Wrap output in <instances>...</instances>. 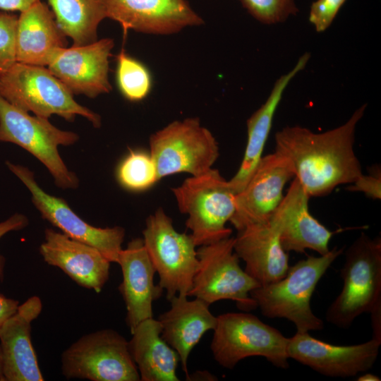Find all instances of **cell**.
I'll return each mask as SVG.
<instances>
[{
    "mask_svg": "<svg viewBox=\"0 0 381 381\" xmlns=\"http://www.w3.org/2000/svg\"><path fill=\"white\" fill-rule=\"evenodd\" d=\"M367 105L344 124L322 133L286 126L274 135L275 151L291 162L295 176L310 197L325 196L341 184L352 183L363 173L354 150L355 131Z\"/></svg>",
    "mask_w": 381,
    "mask_h": 381,
    "instance_id": "cell-1",
    "label": "cell"
},
{
    "mask_svg": "<svg viewBox=\"0 0 381 381\" xmlns=\"http://www.w3.org/2000/svg\"><path fill=\"white\" fill-rule=\"evenodd\" d=\"M343 251L344 248L334 247L325 255L308 256L289 267L282 279L256 287L250 296L263 315L289 320L297 332L321 330L324 322L313 313L311 297L320 279Z\"/></svg>",
    "mask_w": 381,
    "mask_h": 381,
    "instance_id": "cell-2",
    "label": "cell"
},
{
    "mask_svg": "<svg viewBox=\"0 0 381 381\" xmlns=\"http://www.w3.org/2000/svg\"><path fill=\"white\" fill-rule=\"evenodd\" d=\"M344 254L342 289L326 312L327 321L340 328L381 305V238L363 232Z\"/></svg>",
    "mask_w": 381,
    "mask_h": 381,
    "instance_id": "cell-3",
    "label": "cell"
},
{
    "mask_svg": "<svg viewBox=\"0 0 381 381\" xmlns=\"http://www.w3.org/2000/svg\"><path fill=\"white\" fill-rule=\"evenodd\" d=\"M0 95L37 116L49 119L56 114L71 122L79 115L95 128L101 125L100 116L76 102L68 88L44 66L15 63L0 77Z\"/></svg>",
    "mask_w": 381,
    "mask_h": 381,
    "instance_id": "cell-4",
    "label": "cell"
},
{
    "mask_svg": "<svg viewBox=\"0 0 381 381\" xmlns=\"http://www.w3.org/2000/svg\"><path fill=\"white\" fill-rule=\"evenodd\" d=\"M172 191L179 210L188 216L186 225L197 246L231 236L226 224L235 212L236 193L217 169L191 176Z\"/></svg>",
    "mask_w": 381,
    "mask_h": 381,
    "instance_id": "cell-5",
    "label": "cell"
},
{
    "mask_svg": "<svg viewBox=\"0 0 381 381\" xmlns=\"http://www.w3.org/2000/svg\"><path fill=\"white\" fill-rule=\"evenodd\" d=\"M79 139L77 133L61 130L48 119L31 116L0 95V142L14 143L32 154L47 169L55 184L75 189L79 181L61 159L58 147L69 146Z\"/></svg>",
    "mask_w": 381,
    "mask_h": 381,
    "instance_id": "cell-6",
    "label": "cell"
},
{
    "mask_svg": "<svg viewBox=\"0 0 381 381\" xmlns=\"http://www.w3.org/2000/svg\"><path fill=\"white\" fill-rule=\"evenodd\" d=\"M217 318L210 349L222 367L233 369L251 356H262L277 368L289 367V338L278 329L250 313H226Z\"/></svg>",
    "mask_w": 381,
    "mask_h": 381,
    "instance_id": "cell-7",
    "label": "cell"
},
{
    "mask_svg": "<svg viewBox=\"0 0 381 381\" xmlns=\"http://www.w3.org/2000/svg\"><path fill=\"white\" fill-rule=\"evenodd\" d=\"M143 235L167 299L176 295L188 296L198 267L197 246L191 234L176 231L171 219L159 208L146 219Z\"/></svg>",
    "mask_w": 381,
    "mask_h": 381,
    "instance_id": "cell-8",
    "label": "cell"
},
{
    "mask_svg": "<svg viewBox=\"0 0 381 381\" xmlns=\"http://www.w3.org/2000/svg\"><path fill=\"white\" fill-rule=\"evenodd\" d=\"M150 154L159 179L179 173L197 176L217 159L218 143L197 117L174 121L150 138Z\"/></svg>",
    "mask_w": 381,
    "mask_h": 381,
    "instance_id": "cell-9",
    "label": "cell"
},
{
    "mask_svg": "<svg viewBox=\"0 0 381 381\" xmlns=\"http://www.w3.org/2000/svg\"><path fill=\"white\" fill-rule=\"evenodd\" d=\"M61 361L62 374L67 379L140 380L128 341L111 329L83 335L64 351Z\"/></svg>",
    "mask_w": 381,
    "mask_h": 381,
    "instance_id": "cell-10",
    "label": "cell"
},
{
    "mask_svg": "<svg viewBox=\"0 0 381 381\" xmlns=\"http://www.w3.org/2000/svg\"><path fill=\"white\" fill-rule=\"evenodd\" d=\"M234 237H229L197 250L198 267L188 296L207 303L231 300L241 310L257 307L250 292L260 286L239 265V258L234 250Z\"/></svg>",
    "mask_w": 381,
    "mask_h": 381,
    "instance_id": "cell-11",
    "label": "cell"
},
{
    "mask_svg": "<svg viewBox=\"0 0 381 381\" xmlns=\"http://www.w3.org/2000/svg\"><path fill=\"white\" fill-rule=\"evenodd\" d=\"M6 164L28 188L32 203L43 219L68 237L96 248L111 262H117L125 237L123 227L100 228L89 224L72 210L65 200L42 189L28 167L8 161Z\"/></svg>",
    "mask_w": 381,
    "mask_h": 381,
    "instance_id": "cell-12",
    "label": "cell"
},
{
    "mask_svg": "<svg viewBox=\"0 0 381 381\" xmlns=\"http://www.w3.org/2000/svg\"><path fill=\"white\" fill-rule=\"evenodd\" d=\"M295 174L287 158L277 152L262 157L249 181L235 196L229 222L237 231L268 222L284 198L286 183Z\"/></svg>",
    "mask_w": 381,
    "mask_h": 381,
    "instance_id": "cell-13",
    "label": "cell"
},
{
    "mask_svg": "<svg viewBox=\"0 0 381 381\" xmlns=\"http://www.w3.org/2000/svg\"><path fill=\"white\" fill-rule=\"evenodd\" d=\"M381 341L372 338L362 344L337 346L320 341L308 332L289 338V358L320 374L334 377H353L367 372L375 363Z\"/></svg>",
    "mask_w": 381,
    "mask_h": 381,
    "instance_id": "cell-14",
    "label": "cell"
},
{
    "mask_svg": "<svg viewBox=\"0 0 381 381\" xmlns=\"http://www.w3.org/2000/svg\"><path fill=\"white\" fill-rule=\"evenodd\" d=\"M107 18L128 30L169 35L201 25L202 18L186 0H101Z\"/></svg>",
    "mask_w": 381,
    "mask_h": 381,
    "instance_id": "cell-15",
    "label": "cell"
},
{
    "mask_svg": "<svg viewBox=\"0 0 381 381\" xmlns=\"http://www.w3.org/2000/svg\"><path fill=\"white\" fill-rule=\"evenodd\" d=\"M114 40L103 38L94 42L60 49L48 69L72 92L94 98L109 93V58Z\"/></svg>",
    "mask_w": 381,
    "mask_h": 381,
    "instance_id": "cell-16",
    "label": "cell"
},
{
    "mask_svg": "<svg viewBox=\"0 0 381 381\" xmlns=\"http://www.w3.org/2000/svg\"><path fill=\"white\" fill-rule=\"evenodd\" d=\"M42 310L40 298L32 296L0 327L3 380H44L31 341V324Z\"/></svg>",
    "mask_w": 381,
    "mask_h": 381,
    "instance_id": "cell-17",
    "label": "cell"
},
{
    "mask_svg": "<svg viewBox=\"0 0 381 381\" xmlns=\"http://www.w3.org/2000/svg\"><path fill=\"white\" fill-rule=\"evenodd\" d=\"M310 196L294 177L286 194L272 216L279 231V241L287 253L313 250L320 255L329 251L334 234L312 216L308 210Z\"/></svg>",
    "mask_w": 381,
    "mask_h": 381,
    "instance_id": "cell-18",
    "label": "cell"
},
{
    "mask_svg": "<svg viewBox=\"0 0 381 381\" xmlns=\"http://www.w3.org/2000/svg\"><path fill=\"white\" fill-rule=\"evenodd\" d=\"M40 253L48 265L85 289L99 293L109 279L111 262L96 248L62 232L46 229Z\"/></svg>",
    "mask_w": 381,
    "mask_h": 381,
    "instance_id": "cell-19",
    "label": "cell"
},
{
    "mask_svg": "<svg viewBox=\"0 0 381 381\" xmlns=\"http://www.w3.org/2000/svg\"><path fill=\"white\" fill-rule=\"evenodd\" d=\"M116 263L123 277L119 290L126 305V322L132 333L140 322L153 318V301L160 298L164 289L154 283L156 270L143 238H133L122 248Z\"/></svg>",
    "mask_w": 381,
    "mask_h": 381,
    "instance_id": "cell-20",
    "label": "cell"
},
{
    "mask_svg": "<svg viewBox=\"0 0 381 381\" xmlns=\"http://www.w3.org/2000/svg\"><path fill=\"white\" fill-rule=\"evenodd\" d=\"M234 250L245 264V271L260 285L277 282L289 267V253L282 247L273 220L254 224L238 231Z\"/></svg>",
    "mask_w": 381,
    "mask_h": 381,
    "instance_id": "cell-21",
    "label": "cell"
},
{
    "mask_svg": "<svg viewBox=\"0 0 381 381\" xmlns=\"http://www.w3.org/2000/svg\"><path fill=\"white\" fill-rule=\"evenodd\" d=\"M176 295L169 301L171 308L158 318L162 327L161 337L179 354L182 369L189 377L188 356L204 334L214 329L217 318L212 314L203 301Z\"/></svg>",
    "mask_w": 381,
    "mask_h": 381,
    "instance_id": "cell-22",
    "label": "cell"
},
{
    "mask_svg": "<svg viewBox=\"0 0 381 381\" xmlns=\"http://www.w3.org/2000/svg\"><path fill=\"white\" fill-rule=\"evenodd\" d=\"M66 36L59 28L54 15L47 5L37 0L18 18L16 61L45 66L56 53L66 47Z\"/></svg>",
    "mask_w": 381,
    "mask_h": 381,
    "instance_id": "cell-23",
    "label": "cell"
},
{
    "mask_svg": "<svg viewBox=\"0 0 381 381\" xmlns=\"http://www.w3.org/2000/svg\"><path fill=\"white\" fill-rule=\"evenodd\" d=\"M310 56L309 53L303 54L289 73L276 80L265 102L247 120L248 138L243 157L237 172L228 181L231 189L236 194L243 189L262 157L275 111L286 87L304 69Z\"/></svg>",
    "mask_w": 381,
    "mask_h": 381,
    "instance_id": "cell-24",
    "label": "cell"
},
{
    "mask_svg": "<svg viewBox=\"0 0 381 381\" xmlns=\"http://www.w3.org/2000/svg\"><path fill=\"white\" fill-rule=\"evenodd\" d=\"M158 320L148 318L140 322L128 341L132 358L141 381H179L176 369L179 354L161 337Z\"/></svg>",
    "mask_w": 381,
    "mask_h": 381,
    "instance_id": "cell-25",
    "label": "cell"
},
{
    "mask_svg": "<svg viewBox=\"0 0 381 381\" xmlns=\"http://www.w3.org/2000/svg\"><path fill=\"white\" fill-rule=\"evenodd\" d=\"M56 23L73 45L97 41V28L107 18L101 0H48Z\"/></svg>",
    "mask_w": 381,
    "mask_h": 381,
    "instance_id": "cell-26",
    "label": "cell"
},
{
    "mask_svg": "<svg viewBox=\"0 0 381 381\" xmlns=\"http://www.w3.org/2000/svg\"><path fill=\"white\" fill-rule=\"evenodd\" d=\"M116 81L121 94L131 102L145 99L153 85L148 68L123 49L116 56Z\"/></svg>",
    "mask_w": 381,
    "mask_h": 381,
    "instance_id": "cell-27",
    "label": "cell"
},
{
    "mask_svg": "<svg viewBox=\"0 0 381 381\" xmlns=\"http://www.w3.org/2000/svg\"><path fill=\"white\" fill-rule=\"evenodd\" d=\"M116 176L126 190L140 192L151 188L159 180L156 165L150 153L131 150L117 166Z\"/></svg>",
    "mask_w": 381,
    "mask_h": 381,
    "instance_id": "cell-28",
    "label": "cell"
},
{
    "mask_svg": "<svg viewBox=\"0 0 381 381\" xmlns=\"http://www.w3.org/2000/svg\"><path fill=\"white\" fill-rule=\"evenodd\" d=\"M257 20L267 25L282 23L296 15L295 0H239Z\"/></svg>",
    "mask_w": 381,
    "mask_h": 381,
    "instance_id": "cell-29",
    "label": "cell"
},
{
    "mask_svg": "<svg viewBox=\"0 0 381 381\" xmlns=\"http://www.w3.org/2000/svg\"><path fill=\"white\" fill-rule=\"evenodd\" d=\"M18 17L0 12V77L16 63V39Z\"/></svg>",
    "mask_w": 381,
    "mask_h": 381,
    "instance_id": "cell-30",
    "label": "cell"
},
{
    "mask_svg": "<svg viewBox=\"0 0 381 381\" xmlns=\"http://www.w3.org/2000/svg\"><path fill=\"white\" fill-rule=\"evenodd\" d=\"M346 0H316L312 3L308 20L318 32L325 31L332 23Z\"/></svg>",
    "mask_w": 381,
    "mask_h": 381,
    "instance_id": "cell-31",
    "label": "cell"
},
{
    "mask_svg": "<svg viewBox=\"0 0 381 381\" xmlns=\"http://www.w3.org/2000/svg\"><path fill=\"white\" fill-rule=\"evenodd\" d=\"M349 191L362 192L373 199L381 198V173L378 167L371 168L368 175L362 174L351 186L346 188Z\"/></svg>",
    "mask_w": 381,
    "mask_h": 381,
    "instance_id": "cell-32",
    "label": "cell"
},
{
    "mask_svg": "<svg viewBox=\"0 0 381 381\" xmlns=\"http://www.w3.org/2000/svg\"><path fill=\"white\" fill-rule=\"evenodd\" d=\"M28 217L20 213H16L4 222H0V238L12 231H19L28 224ZM5 258L0 255V280L3 281L4 276Z\"/></svg>",
    "mask_w": 381,
    "mask_h": 381,
    "instance_id": "cell-33",
    "label": "cell"
},
{
    "mask_svg": "<svg viewBox=\"0 0 381 381\" xmlns=\"http://www.w3.org/2000/svg\"><path fill=\"white\" fill-rule=\"evenodd\" d=\"M19 302L15 299L6 297L0 294V327L13 314L16 313Z\"/></svg>",
    "mask_w": 381,
    "mask_h": 381,
    "instance_id": "cell-34",
    "label": "cell"
},
{
    "mask_svg": "<svg viewBox=\"0 0 381 381\" xmlns=\"http://www.w3.org/2000/svg\"><path fill=\"white\" fill-rule=\"evenodd\" d=\"M37 0H0V9L4 11L22 12Z\"/></svg>",
    "mask_w": 381,
    "mask_h": 381,
    "instance_id": "cell-35",
    "label": "cell"
},
{
    "mask_svg": "<svg viewBox=\"0 0 381 381\" xmlns=\"http://www.w3.org/2000/svg\"><path fill=\"white\" fill-rule=\"evenodd\" d=\"M373 337L381 341V305L376 306L370 313Z\"/></svg>",
    "mask_w": 381,
    "mask_h": 381,
    "instance_id": "cell-36",
    "label": "cell"
},
{
    "mask_svg": "<svg viewBox=\"0 0 381 381\" xmlns=\"http://www.w3.org/2000/svg\"><path fill=\"white\" fill-rule=\"evenodd\" d=\"M357 380L358 381H369V380L377 381V380H380V378L374 374L366 373L363 374V375L359 376Z\"/></svg>",
    "mask_w": 381,
    "mask_h": 381,
    "instance_id": "cell-37",
    "label": "cell"
},
{
    "mask_svg": "<svg viewBox=\"0 0 381 381\" xmlns=\"http://www.w3.org/2000/svg\"><path fill=\"white\" fill-rule=\"evenodd\" d=\"M0 380H3V379H2V362H1V350H0Z\"/></svg>",
    "mask_w": 381,
    "mask_h": 381,
    "instance_id": "cell-38",
    "label": "cell"
}]
</instances>
